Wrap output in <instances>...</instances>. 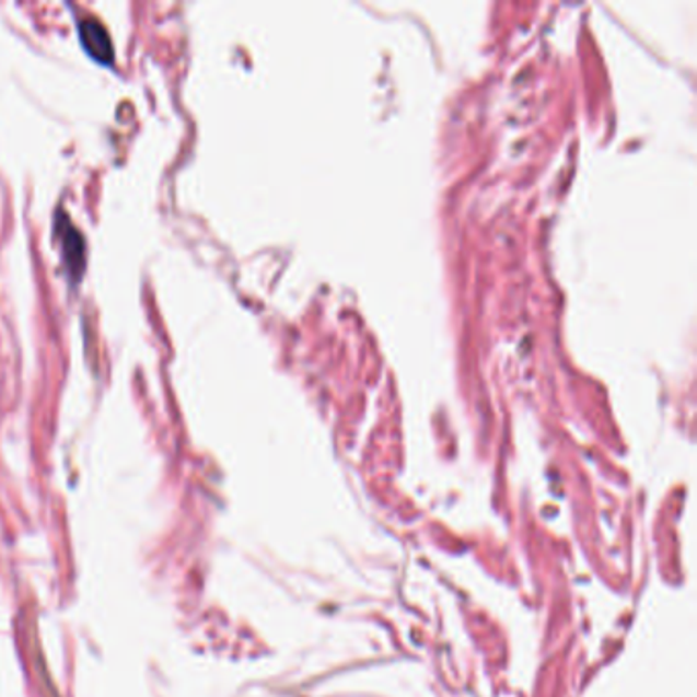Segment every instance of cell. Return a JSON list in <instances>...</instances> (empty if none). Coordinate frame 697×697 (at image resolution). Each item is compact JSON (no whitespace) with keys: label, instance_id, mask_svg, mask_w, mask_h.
<instances>
[{"label":"cell","instance_id":"1","mask_svg":"<svg viewBox=\"0 0 697 697\" xmlns=\"http://www.w3.org/2000/svg\"><path fill=\"white\" fill-rule=\"evenodd\" d=\"M78 32H80L82 46L93 56L94 60L105 63L113 62V44H111L109 33L101 21H96L94 16H84L78 23Z\"/></svg>","mask_w":697,"mask_h":697},{"label":"cell","instance_id":"2","mask_svg":"<svg viewBox=\"0 0 697 697\" xmlns=\"http://www.w3.org/2000/svg\"><path fill=\"white\" fill-rule=\"evenodd\" d=\"M62 235L66 264H68V268L72 270V277L78 279V275L82 272V260H84V242H82V235L77 232V228L70 225V221H68V228H63Z\"/></svg>","mask_w":697,"mask_h":697}]
</instances>
